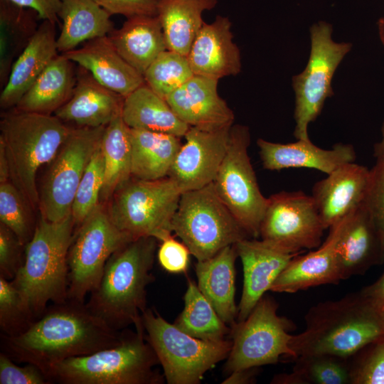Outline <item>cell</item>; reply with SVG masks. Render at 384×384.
Listing matches in <instances>:
<instances>
[{"mask_svg":"<svg viewBox=\"0 0 384 384\" xmlns=\"http://www.w3.org/2000/svg\"><path fill=\"white\" fill-rule=\"evenodd\" d=\"M257 368L236 370L230 373L222 383L245 384L251 383L255 380V370Z\"/></svg>","mask_w":384,"mask_h":384,"instance_id":"cell-50","label":"cell"},{"mask_svg":"<svg viewBox=\"0 0 384 384\" xmlns=\"http://www.w3.org/2000/svg\"><path fill=\"white\" fill-rule=\"evenodd\" d=\"M361 291L375 304L382 307L384 305V273L377 281Z\"/></svg>","mask_w":384,"mask_h":384,"instance_id":"cell-49","label":"cell"},{"mask_svg":"<svg viewBox=\"0 0 384 384\" xmlns=\"http://www.w3.org/2000/svg\"><path fill=\"white\" fill-rule=\"evenodd\" d=\"M181 193L169 176L133 178L113 195L107 210L114 225L132 240L152 237L162 241L171 235Z\"/></svg>","mask_w":384,"mask_h":384,"instance_id":"cell-8","label":"cell"},{"mask_svg":"<svg viewBox=\"0 0 384 384\" xmlns=\"http://www.w3.org/2000/svg\"><path fill=\"white\" fill-rule=\"evenodd\" d=\"M257 144L264 169L271 171L308 168L327 175L343 164L354 162L356 158L355 149L349 144L338 143L331 149H321L310 139L280 144L258 139Z\"/></svg>","mask_w":384,"mask_h":384,"instance_id":"cell-23","label":"cell"},{"mask_svg":"<svg viewBox=\"0 0 384 384\" xmlns=\"http://www.w3.org/2000/svg\"><path fill=\"white\" fill-rule=\"evenodd\" d=\"M243 268V287L238 320H245L258 301L270 289L291 260L292 252L264 240L243 239L235 244Z\"/></svg>","mask_w":384,"mask_h":384,"instance_id":"cell-17","label":"cell"},{"mask_svg":"<svg viewBox=\"0 0 384 384\" xmlns=\"http://www.w3.org/2000/svg\"><path fill=\"white\" fill-rule=\"evenodd\" d=\"M45 373L36 366H19L6 353H0V384H48Z\"/></svg>","mask_w":384,"mask_h":384,"instance_id":"cell-45","label":"cell"},{"mask_svg":"<svg viewBox=\"0 0 384 384\" xmlns=\"http://www.w3.org/2000/svg\"><path fill=\"white\" fill-rule=\"evenodd\" d=\"M106 126L71 129L50 162L39 192L41 216L58 222L71 214L74 198L83 174L101 143Z\"/></svg>","mask_w":384,"mask_h":384,"instance_id":"cell-14","label":"cell"},{"mask_svg":"<svg viewBox=\"0 0 384 384\" xmlns=\"http://www.w3.org/2000/svg\"><path fill=\"white\" fill-rule=\"evenodd\" d=\"M55 23L44 20L29 43L13 64L2 89L0 106L16 107L43 71L58 55Z\"/></svg>","mask_w":384,"mask_h":384,"instance_id":"cell-26","label":"cell"},{"mask_svg":"<svg viewBox=\"0 0 384 384\" xmlns=\"http://www.w3.org/2000/svg\"><path fill=\"white\" fill-rule=\"evenodd\" d=\"M70 129L51 114L16 110L2 117L0 145L6 156L10 180L32 210L39 208L37 172L55 157Z\"/></svg>","mask_w":384,"mask_h":384,"instance_id":"cell-5","label":"cell"},{"mask_svg":"<svg viewBox=\"0 0 384 384\" xmlns=\"http://www.w3.org/2000/svg\"><path fill=\"white\" fill-rule=\"evenodd\" d=\"M124 100V97L107 88L78 66L73 94L54 115L78 127H103L121 114Z\"/></svg>","mask_w":384,"mask_h":384,"instance_id":"cell-22","label":"cell"},{"mask_svg":"<svg viewBox=\"0 0 384 384\" xmlns=\"http://www.w3.org/2000/svg\"><path fill=\"white\" fill-rule=\"evenodd\" d=\"M134 326L135 331H124L119 344L58 363L46 377L63 384L163 383L164 376L154 368L159 361L145 338L142 320Z\"/></svg>","mask_w":384,"mask_h":384,"instance_id":"cell-6","label":"cell"},{"mask_svg":"<svg viewBox=\"0 0 384 384\" xmlns=\"http://www.w3.org/2000/svg\"><path fill=\"white\" fill-rule=\"evenodd\" d=\"M193 75L187 56L170 50L162 52L143 75L145 83L164 99Z\"/></svg>","mask_w":384,"mask_h":384,"instance_id":"cell-38","label":"cell"},{"mask_svg":"<svg viewBox=\"0 0 384 384\" xmlns=\"http://www.w3.org/2000/svg\"><path fill=\"white\" fill-rule=\"evenodd\" d=\"M132 177L157 180L169 176L182 146L180 137L163 132L130 128Z\"/></svg>","mask_w":384,"mask_h":384,"instance_id":"cell-32","label":"cell"},{"mask_svg":"<svg viewBox=\"0 0 384 384\" xmlns=\"http://www.w3.org/2000/svg\"><path fill=\"white\" fill-rule=\"evenodd\" d=\"M145 338L156 353L169 384H198L204 374L227 358L232 341L195 338L166 321L156 309L142 314Z\"/></svg>","mask_w":384,"mask_h":384,"instance_id":"cell-7","label":"cell"},{"mask_svg":"<svg viewBox=\"0 0 384 384\" xmlns=\"http://www.w3.org/2000/svg\"><path fill=\"white\" fill-rule=\"evenodd\" d=\"M30 205L11 181L0 183V223L8 227L25 245L36 228Z\"/></svg>","mask_w":384,"mask_h":384,"instance_id":"cell-39","label":"cell"},{"mask_svg":"<svg viewBox=\"0 0 384 384\" xmlns=\"http://www.w3.org/2000/svg\"><path fill=\"white\" fill-rule=\"evenodd\" d=\"M76 82L73 61L58 55L16 106L23 112L51 114L71 97Z\"/></svg>","mask_w":384,"mask_h":384,"instance_id":"cell-30","label":"cell"},{"mask_svg":"<svg viewBox=\"0 0 384 384\" xmlns=\"http://www.w3.org/2000/svg\"><path fill=\"white\" fill-rule=\"evenodd\" d=\"M10 180L8 161L2 146L0 145V183Z\"/></svg>","mask_w":384,"mask_h":384,"instance_id":"cell-51","label":"cell"},{"mask_svg":"<svg viewBox=\"0 0 384 384\" xmlns=\"http://www.w3.org/2000/svg\"><path fill=\"white\" fill-rule=\"evenodd\" d=\"M105 162L101 143L94 152L78 185L71 208L75 230L100 203Z\"/></svg>","mask_w":384,"mask_h":384,"instance_id":"cell-40","label":"cell"},{"mask_svg":"<svg viewBox=\"0 0 384 384\" xmlns=\"http://www.w3.org/2000/svg\"><path fill=\"white\" fill-rule=\"evenodd\" d=\"M22 245L17 236L0 223V275L12 280L23 263Z\"/></svg>","mask_w":384,"mask_h":384,"instance_id":"cell-44","label":"cell"},{"mask_svg":"<svg viewBox=\"0 0 384 384\" xmlns=\"http://www.w3.org/2000/svg\"><path fill=\"white\" fill-rule=\"evenodd\" d=\"M183 332L197 338L220 341L231 333V328L218 314L191 279L184 295V308L174 324Z\"/></svg>","mask_w":384,"mask_h":384,"instance_id":"cell-36","label":"cell"},{"mask_svg":"<svg viewBox=\"0 0 384 384\" xmlns=\"http://www.w3.org/2000/svg\"><path fill=\"white\" fill-rule=\"evenodd\" d=\"M250 142L247 127L232 126L228 150L213 183L241 226L257 238L267 198L261 193L248 156Z\"/></svg>","mask_w":384,"mask_h":384,"instance_id":"cell-13","label":"cell"},{"mask_svg":"<svg viewBox=\"0 0 384 384\" xmlns=\"http://www.w3.org/2000/svg\"><path fill=\"white\" fill-rule=\"evenodd\" d=\"M332 26L319 21L310 28L311 48L304 70L292 78L295 104L294 136L310 139L308 127L320 114L327 98L334 95L331 81L339 64L351 49L350 43L332 39Z\"/></svg>","mask_w":384,"mask_h":384,"instance_id":"cell-11","label":"cell"},{"mask_svg":"<svg viewBox=\"0 0 384 384\" xmlns=\"http://www.w3.org/2000/svg\"><path fill=\"white\" fill-rule=\"evenodd\" d=\"M132 240L114 225L100 203L74 232L68 255V299L84 303L97 287L110 256Z\"/></svg>","mask_w":384,"mask_h":384,"instance_id":"cell-12","label":"cell"},{"mask_svg":"<svg viewBox=\"0 0 384 384\" xmlns=\"http://www.w3.org/2000/svg\"><path fill=\"white\" fill-rule=\"evenodd\" d=\"M111 16L122 15L127 18L139 16H157L159 0H93Z\"/></svg>","mask_w":384,"mask_h":384,"instance_id":"cell-47","label":"cell"},{"mask_svg":"<svg viewBox=\"0 0 384 384\" xmlns=\"http://www.w3.org/2000/svg\"><path fill=\"white\" fill-rule=\"evenodd\" d=\"M124 331L110 327L84 302L68 299L46 308L23 333L1 335L12 359L48 369L64 360L87 356L119 344Z\"/></svg>","mask_w":384,"mask_h":384,"instance_id":"cell-1","label":"cell"},{"mask_svg":"<svg viewBox=\"0 0 384 384\" xmlns=\"http://www.w3.org/2000/svg\"><path fill=\"white\" fill-rule=\"evenodd\" d=\"M107 36L119 54L142 75L167 50L157 16L127 18L120 28L114 29Z\"/></svg>","mask_w":384,"mask_h":384,"instance_id":"cell-28","label":"cell"},{"mask_svg":"<svg viewBox=\"0 0 384 384\" xmlns=\"http://www.w3.org/2000/svg\"><path fill=\"white\" fill-rule=\"evenodd\" d=\"M232 126L210 130L189 127L169 174L182 193L214 181L228 150Z\"/></svg>","mask_w":384,"mask_h":384,"instance_id":"cell-16","label":"cell"},{"mask_svg":"<svg viewBox=\"0 0 384 384\" xmlns=\"http://www.w3.org/2000/svg\"><path fill=\"white\" fill-rule=\"evenodd\" d=\"M351 384H384V336L348 358Z\"/></svg>","mask_w":384,"mask_h":384,"instance_id":"cell-42","label":"cell"},{"mask_svg":"<svg viewBox=\"0 0 384 384\" xmlns=\"http://www.w3.org/2000/svg\"><path fill=\"white\" fill-rule=\"evenodd\" d=\"M238 257L235 245L224 247L213 257L197 261L198 287L227 325L233 326L238 309L235 302V262Z\"/></svg>","mask_w":384,"mask_h":384,"instance_id":"cell-27","label":"cell"},{"mask_svg":"<svg viewBox=\"0 0 384 384\" xmlns=\"http://www.w3.org/2000/svg\"><path fill=\"white\" fill-rule=\"evenodd\" d=\"M173 232L197 261L250 236L218 196L213 183L181 193Z\"/></svg>","mask_w":384,"mask_h":384,"instance_id":"cell-9","label":"cell"},{"mask_svg":"<svg viewBox=\"0 0 384 384\" xmlns=\"http://www.w3.org/2000/svg\"><path fill=\"white\" fill-rule=\"evenodd\" d=\"M63 54L89 71L100 84L124 97L145 83L143 75L119 54L107 36Z\"/></svg>","mask_w":384,"mask_h":384,"instance_id":"cell-24","label":"cell"},{"mask_svg":"<svg viewBox=\"0 0 384 384\" xmlns=\"http://www.w3.org/2000/svg\"><path fill=\"white\" fill-rule=\"evenodd\" d=\"M278 304L263 296L248 316L231 328L232 348L225 370L228 373L275 364L281 358L295 360L290 347L294 324L277 314Z\"/></svg>","mask_w":384,"mask_h":384,"instance_id":"cell-10","label":"cell"},{"mask_svg":"<svg viewBox=\"0 0 384 384\" xmlns=\"http://www.w3.org/2000/svg\"><path fill=\"white\" fill-rule=\"evenodd\" d=\"M382 310H383V319H384V305L382 306Z\"/></svg>","mask_w":384,"mask_h":384,"instance_id":"cell-54","label":"cell"},{"mask_svg":"<svg viewBox=\"0 0 384 384\" xmlns=\"http://www.w3.org/2000/svg\"><path fill=\"white\" fill-rule=\"evenodd\" d=\"M378 31L379 34V38L382 44L384 46V17L380 18L378 21Z\"/></svg>","mask_w":384,"mask_h":384,"instance_id":"cell-53","label":"cell"},{"mask_svg":"<svg viewBox=\"0 0 384 384\" xmlns=\"http://www.w3.org/2000/svg\"><path fill=\"white\" fill-rule=\"evenodd\" d=\"M101 149L105 162L100 201H109L132 177L130 128L119 114L106 125Z\"/></svg>","mask_w":384,"mask_h":384,"instance_id":"cell-35","label":"cell"},{"mask_svg":"<svg viewBox=\"0 0 384 384\" xmlns=\"http://www.w3.org/2000/svg\"><path fill=\"white\" fill-rule=\"evenodd\" d=\"M218 80L194 75L166 97L189 127L218 129L233 125L234 114L218 92Z\"/></svg>","mask_w":384,"mask_h":384,"instance_id":"cell-20","label":"cell"},{"mask_svg":"<svg viewBox=\"0 0 384 384\" xmlns=\"http://www.w3.org/2000/svg\"><path fill=\"white\" fill-rule=\"evenodd\" d=\"M370 178V169L351 162L337 168L314 185L311 196L325 229L363 204Z\"/></svg>","mask_w":384,"mask_h":384,"instance_id":"cell-19","label":"cell"},{"mask_svg":"<svg viewBox=\"0 0 384 384\" xmlns=\"http://www.w3.org/2000/svg\"><path fill=\"white\" fill-rule=\"evenodd\" d=\"M74 232L72 214L58 222L40 216L25 246L23 263L11 281L35 320L49 302L60 304L68 299V255Z\"/></svg>","mask_w":384,"mask_h":384,"instance_id":"cell-4","label":"cell"},{"mask_svg":"<svg viewBox=\"0 0 384 384\" xmlns=\"http://www.w3.org/2000/svg\"><path fill=\"white\" fill-rule=\"evenodd\" d=\"M34 321L12 281L0 275V328L3 335L17 336Z\"/></svg>","mask_w":384,"mask_h":384,"instance_id":"cell-41","label":"cell"},{"mask_svg":"<svg viewBox=\"0 0 384 384\" xmlns=\"http://www.w3.org/2000/svg\"><path fill=\"white\" fill-rule=\"evenodd\" d=\"M217 3V0H159L157 16L167 50L187 56L205 23L203 13L213 9Z\"/></svg>","mask_w":384,"mask_h":384,"instance_id":"cell-33","label":"cell"},{"mask_svg":"<svg viewBox=\"0 0 384 384\" xmlns=\"http://www.w3.org/2000/svg\"><path fill=\"white\" fill-rule=\"evenodd\" d=\"M363 204L370 214L380 236L384 254V154L375 156Z\"/></svg>","mask_w":384,"mask_h":384,"instance_id":"cell-43","label":"cell"},{"mask_svg":"<svg viewBox=\"0 0 384 384\" xmlns=\"http://www.w3.org/2000/svg\"><path fill=\"white\" fill-rule=\"evenodd\" d=\"M336 252L342 280L384 261L378 230L363 203L348 215Z\"/></svg>","mask_w":384,"mask_h":384,"instance_id":"cell-25","label":"cell"},{"mask_svg":"<svg viewBox=\"0 0 384 384\" xmlns=\"http://www.w3.org/2000/svg\"><path fill=\"white\" fill-rule=\"evenodd\" d=\"M348 215L329 228L327 238L316 250L293 257L270 291L295 293L320 285L338 284L342 279L336 250Z\"/></svg>","mask_w":384,"mask_h":384,"instance_id":"cell-18","label":"cell"},{"mask_svg":"<svg viewBox=\"0 0 384 384\" xmlns=\"http://www.w3.org/2000/svg\"><path fill=\"white\" fill-rule=\"evenodd\" d=\"M384 154V120L381 126V139L374 146V156Z\"/></svg>","mask_w":384,"mask_h":384,"instance_id":"cell-52","label":"cell"},{"mask_svg":"<svg viewBox=\"0 0 384 384\" xmlns=\"http://www.w3.org/2000/svg\"><path fill=\"white\" fill-rule=\"evenodd\" d=\"M58 50L65 53L81 43L108 36L114 28L111 15L93 0H61Z\"/></svg>","mask_w":384,"mask_h":384,"instance_id":"cell-29","label":"cell"},{"mask_svg":"<svg viewBox=\"0 0 384 384\" xmlns=\"http://www.w3.org/2000/svg\"><path fill=\"white\" fill-rule=\"evenodd\" d=\"M324 230L311 196L281 191L267 198L260 228L262 240L302 253L320 246Z\"/></svg>","mask_w":384,"mask_h":384,"instance_id":"cell-15","label":"cell"},{"mask_svg":"<svg viewBox=\"0 0 384 384\" xmlns=\"http://www.w3.org/2000/svg\"><path fill=\"white\" fill-rule=\"evenodd\" d=\"M156 239L132 240L108 259L87 308L112 329L121 331L142 321L146 308V287L154 280L151 270Z\"/></svg>","mask_w":384,"mask_h":384,"instance_id":"cell-3","label":"cell"},{"mask_svg":"<svg viewBox=\"0 0 384 384\" xmlns=\"http://www.w3.org/2000/svg\"><path fill=\"white\" fill-rule=\"evenodd\" d=\"M231 26L229 18L220 15L203 23L187 55L194 75L219 80L240 72V50Z\"/></svg>","mask_w":384,"mask_h":384,"instance_id":"cell-21","label":"cell"},{"mask_svg":"<svg viewBox=\"0 0 384 384\" xmlns=\"http://www.w3.org/2000/svg\"><path fill=\"white\" fill-rule=\"evenodd\" d=\"M292 371L277 375L273 383L351 384L348 358L331 354L299 356Z\"/></svg>","mask_w":384,"mask_h":384,"instance_id":"cell-37","label":"cell"},{"mask_svg":"<svg viewBox=\"0 0 384 384\" xmlns=\"http://www.w3.org/2000/svg\"><path fill=\"white\" fill-rule=\"evenodd\" d=\"M304 320L305 329L290 341L297 357L325 353L348 358L384 336L382 307L361 291L314 305Z\"/></svg>","mask_w":384,"mask_h":384,"instance_id":"cell-2","label":"cell"},{"mask_svg":"<svg viewBox=\"0 0 384 384\" xmlns=\"http://www.w3.org/2000/svg\"><path fill=\"white\" fill-rule=\"evenodd\" d=\"M121 115L131 129L184 137L189 126L181 120L166 100L146 83L124 100Z\"/></svg>","mask_w":384,"mask_h":384,"instance_id":"cell-31","label":"cell"},{"mask_svg":"<svg viewBox=\"0 0 384 384\" xmlns=\"http://www.w3.org/2000/svg\"><path fill=\"white\" fill-rule=\"evenodd\" d=\"M39 16L32 9L0 0V86L6 85L13 64L38 26Z\"/></svg>","mask_w":384,"mask_h":384,"instance_id":"cell-34","label":"cell"},{"mask_svg":"<svg viewBox=\"0 0 384 384\" xmlns=\"http://www.w3.org/2000/svg\"><path fill=\"white\" fill-rule=\"evenodd\" d=\"M161 242L157 256L161 267L169 273L186 272L191 254L188 247L183 242L175 240L172 235Z\"/></svg>","mask_w":384,"mask_h":384,"instance_id":"cell-46","label":"cell"},{"mask_svg":"<svg viewBox=\"0 0 384 384\" xmlns=\"http://www.w3.org/2000/svg\"><path fill=\"white\" fill-rule=\"evenodd\" d=\"M18 6L36 11L40 19L58 22L61 0H8Z\"/></svg>","mask_w":384,"mask_h":384,"instance_id":"cell-48","label":"cell"}]
</instances>
